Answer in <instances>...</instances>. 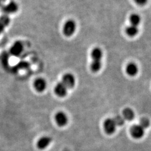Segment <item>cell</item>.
<instances>
[{"mask_svg":"<svg viewBox=\"0 0 151 151\" xmlns=\"http://www.w3.org/2000/svg\"><path fill=\"white\" fill-rule=\"evenodd\" d=\"M92 62L90 67L92 71L98 72L101 67V60L103 58V52L98 47L93 49L91 52Z\"/></svg>","mask_w":151,"mask_h":151,"instance_id":"1","label":"cell"},{"mask_svg":"<svg viewBox=\"0 0 151 151\" xmlns=\"http://www.w3.org/2000/svg\"><path fill=\"white\" fill-rule=\"evenodd\" d=\"M19 10V6L15 1H11L1 7V10L4 14L9 15L16 13Z\"/></svg>","mask_w":151,"mask_h":151,"instance_id":"2","label":"cell"},{"mask_svg":"<svg viewBox=\"0 0 151 151\" xmlns=\"http://www.w3.org/2000/svg\"><path fill=\"white\" fill-rule=\"evenodd\" d=\"M76 29V22L73 20H69L65 22L63 28V32L65 36L69 37L72 36L75 33Z\"/></svg>","mask_w":151,"mask_h":151,"instance_id":"3","label":"cell"},{"mask_svg":"<svg viewBox=\"0 0 151 151\" xmlns=\"http://www.w3.org/2000/svg\"><path fill=\"white\" fill-rule=\"evenodd\" d=\"M24 50V45L20 41H16L12 45L9 52L11 55L14 57L20 56Z\"/></svg>","mask_w":151,"mask_h":151,"instance_id":"4","label":"cell"},{"mask_svg":"<svg viewBox=\"0 0 151 151\" xmlns=\"http://www.w3.org/2000/svg\"><path fill=\"white\" fill-rule=\"evenodd\" d=\"M116 125L113 119L108 118L106 119L104 123V128L105 132L108 134H112L115 132Z\"/></svg>","mask_w":151,"mask_h":151,"instance_id":"5","label":"cell"},{"mask_svg":"<svg viewBox=\"0 0 151 151\" xmlns=\"http://www.w3.org/2000/svg\"><path fill=\"white\" fill-rule=\"evenodd\" d=\"M132 136L135 139H140L145 134V129L140 125H134L130 129Z\"/></svg>","mask_w":151,"mask_h":151,"instance_id":"6","label":"cell"},{"mask_svg":"<svg viewBox=\"0 0 151 151\" xmlns=\"http://www.w3.org/2000/svg\"><path fill=\"white\" fill-rule=\"evenodd\" d=\"M62 82L67 88H72L75 86V78L73 75L67 73L63 76Z\"/></svg>","mask_w":151,"mask_h":151,"instance_id":"7","label":"cell"},{"mask_svg":"<svg viewBox=\"0 0 151 151\" xmlns=\"http://www.w3.org/2000/svg\"><path fill=\"white\" fill-rule=\"evenodd\" d=\"M55 120L60 127H64L68 123L67 116L64 112L59 111L55 115Z\"/></svg>","mask_w":151,"mask_h":151,"instance_id":"8","label":"cell"},{"mask_svg":"<svg viewBox=\"0 0 151 151\" xmlns=\"http://www.w3.org/2000/svg\"><path fill=\"white\" fill-rule=\"evenodd\" d=\"M67 88L61 82L58 83L54 88V92L60 97H63L66 96L67 93Z\"/></svg>","mask_w":151,"mask_h":151,"instance_id":"9","label":"cell"},{"mask_svg":"<svg viewBox=\"0 0 151 151\" xmlns=\"http://www.w3.org/2000/svg\"><path fill=\"white\" fill-rule=\"evenodd\" d=\"M34 88L37 91L42 92L44 91L46 88L47 82L43 78H38L34 81Z\"/></svg>","mask_w":151,"mask_h":151,"instance_id":"10","label":"cell"},{"mask_svg":"<svg viewBox=\"0 0 151 151\" xmlns=\"http://www.w3.org/2000/svg\"><path fill=\"white\" fill-rule=\"evenodd\" d=\"M10 18L9 15L4 14L0 16V35L4 32L6 27L10 24Z\"/></svg>","mask_w":151,"mask_h":151,"instance_id":"11","label":"cell"},{"mask_svg":"<svg viewBox=\"0 0 151 151\" xmlns=\"http://www.w3.org/2000/svg\"><path fill=\"white\" fill-rule=\"evenodd\" d=\"M126 73L130 76H135L138 72V67L137 65L133 62H130L126 66Z\"/></svg>","mask_w":151,"mask_h":151,"instance_id":"12","label":"cell"},{"mask_svg":"<svg viewBox=\"0 0 151 151\" xmlns=\"http://www.w3.org/2000/svg\"><path fill=\"white\" fill-rule=\"evenodd\" d=\"M52 142V138L49 137H43L40 138L37 143V146L40 150H44L46 148L50 145Z\"/></svg>","mask_w":151,"mask_h":151,"instance_id":"13","label":"cell"},{"mask_svg":"<svg viewBox=\"0 0 151 151\" xmlns=\"http://www.w3.org/2000/svg\"><path fill=\"white\" fill-rule=\"evenodd\" d=\"M139 32V29L137 27L130 25L125 28V33L130 37H134Z\"/></svg>","mask_w":151,"mask_h":151,"instance_id":"14","label":"cell"},{"mask_svg":"<svg viewBox=\"0 0 151 151\" xmlns=\"http://www.w3.org/2000/svg\"><path fill=\"white\" fill-rule=\"evenodd\" d=\"M123 118L125 120H132L134 118V113L133 110L130 108H125L123 111Z\"/></svg>","mask_w":151,"mask_h":151,"instance_id":"15","label":"cell"},{"mask_svg":"<svg viewBox=\"0 0 151 151\" xmlns=\"http://www.w3.org/2000/svg\"><path fill=\"white\" fill-rule=\"evenodd\" d=\"M129 20L130 25H134L135 27H138V25L140 24L141 22L140 16L137 14H131L130 15Z\"/></svg>","mask_w":151,"mask_h":151,"instance_id":"16","label":"cell"},{"mask_svg":"<svg viewBox=\"0 0 151 151\" xmlns=\"http://www.w3.org/2000/svg\"><path fill=\"white\" fill-rule=\"evenodd\" d=\"M113 119L116 126H122L125 123V119H124V118L119 115L115 116Z\"/></svg>","mask_w":151,"mask_h":151,"instance_id":"17","label":"cell"},{"mask_svg":"<svg viewBox=\"0 0 151 151\" xmlns=\"http://www.w3.org/2000/svg\"><path fill=\"white\" fill-rule=\"evenodd\" d=\"M139 125L142 128H143L144 129L147 128L150 126V120L147 119V118H143V119L140 120V124Z\"/></svg>","mask_w":151,"mask_h":151,"instance_id":"18","label":"cell"},{"mask_svg":"<svg viewBox=\"0 0 151 151\" xmlns=\"http://www.w3.org/2000/svg\"><path fill=\"white\" fill-rule=\"evenodd\" d=\"M137 4L139 5H144L147 2L148 0H134Z\"/></svg>","mask_w":151,"mask_h":151,"instance_id":"19","label":"cell"},{"mask_svg":"<svg viewBox=\"0 0 151 151\" xmlns=\"http://www.w3.org/2000/svg\"><path fill=\"white\" fill-rule=\"evenodd\" d=\"M6 0H0V7L1 8L3 6L5 5Z\"/></svg>","mask_w":151,"mask_h":151,"instance_id":"20","label":"cell"}]
</instances>
